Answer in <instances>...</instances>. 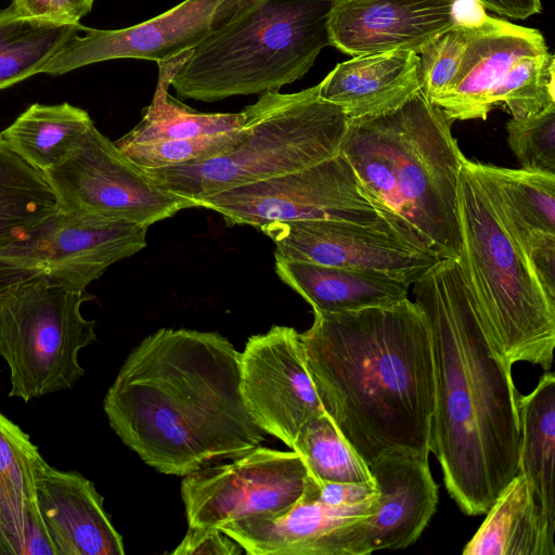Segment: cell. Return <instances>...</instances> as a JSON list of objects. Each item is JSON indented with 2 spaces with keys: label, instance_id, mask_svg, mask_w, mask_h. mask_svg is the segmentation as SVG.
I'll return each mask as SVG.
<instances>
[{
  "label": "cell",
  "instance_id": "6da1fadb",
  "mask_svg": "<svg viewBox=\"0 0 555 555\" xmlns=\"http://www.w3.org/2000/svg\"><path fill=\"white\" fill-rule=\"evenodd\" d=\"M412 286L428 324L435 370L429 452L462 512L482 515L518 473L513 365L481 317L456 260L440 259Z\"/></svg>",
  "mask_w": 555,
  "mask_h": 555
},
{
  "label": "cell",
  "instance_id": "7a4b0ae2",
  "mask_svg": "<svg viewBox=\"0 0 555 555\" xmlns=\"http://www.w3.org/2000/svg\"><path fill=\"white\" fill-rule=\"evenodd\" d=\"M238 352L217 332L159 328L129 353L103 408L149 466L186 476L260 444L241 392Z\"/></svg>",
  "mask_w": 555,
  "mask_h": 555
},
{
  "label": "cell",
  "instance_id": "3957f363",
  "mask_svg": "<svg viewBox=\"0 0 555 555\" xmlns=\"http://www.w3.org/2000/svg\"><path fill=\"white\" fill-rule=\"evenodd\" d=\"M300 338L325 413L367 465L392 448L429 452L435 370L414 300L314 312Z\"/></svg>",
  "mask_w": 555,
  "mask_h": 555
},
{
  "label": "cell",
  "instance_id": "277c9868",
  "mask_svg": "<svg viewBox=\"0 0 555 555\" xmlns=\"http://www.w3.org/2000/svg\"><path fill=\"white\" fill-rule=\"evenodd\" d=\"M452 122L418 91L392 112L349 119L340 153L379 216L412 244L457 261V188L465 156Z\"/></svg>",
  "mask_w": 555,
  "mask_h": 555
},
{
  "label": "cell",
  "instance_id": "5b68a950",
  "mask_svg": "<svg viewBox=\"0 0 555 555\" xmlns=\"http://www.w3.org/2000/svg\"><path fill=\"white\" fill-rule=\"evenodd\" d=\"M334 0H256L190 51L170 87L216 102L279 91L301 79L331 46Z\"/></svg>",
  "mask_w": 555,
  "mask_h": 555
},
{
  "label": "cell",
  "instance_id": "8992f818",
  "mask_svg": "<svg viewBox=\"0 0 555 555\" xmlns=\"http://www.w3.org/2000/svg\"><path fill=\"white\" fill-rule=\"evenodd\" d=\"M462 246L459 266L469 292L507 362L550 371L555 347V300L485 188L463 159L457 188Z\"/></svg>",
  "mask_w": 555,
  "mask_h": 555
},
{
  "label": "cell",
  "instance_id": "52a82bcc",
  "mask_svg": "<svg viewBox=\"0 0 555 555\" xmlns=\"http://www.w3.org/2000/svg\"><path fill=\"white\" fill-rule=\"evenodd\" d=\"M247 134L231 151L197 163L145 169L164 189L197 202L238 185L312 166L340 153L349 118L319 85L259 94L243 108Z\"/></svg>",
  "mask_w": 555,
  "mask_h": 555
},
{
  "label": "cell",
  "instance_id": "ba28073f",
  "mask_svg": "<svg viewBox=\"0 0 555 555\" xmlns=\"http://www.w3.org/2000/svg\"><path fill=\"white\" fill-rule=\"evenodd\" d=\"M92 298L40 276L0 285V356L10 369V397L27 402L72 389L85 375L78 354L96 334L81 306Z\"/></svg>",
  "mask_w": 555,
  "mask_h": 555
},
{
  "label": "cell",
  "instance_id": "9c48e42d",
  "mask_svg": "<svg viewBox=\"0 0 555 555\" xmlns=\"http://www.w3.org/2000/svg\"><path fill=\"white\" fill-rule=\"evenodd\" d=\"M43 175L61 208L79 215L149 228L194 207L192 201L160 186L95 125L63 164Z\"/></svg>",
  "mask_w": 555,
  "mask_h": 555
},
{
  "label": "cell",
  "instance_id": "30bf717a",
  "mask_svg": "<svg viewBox=\"0 0 555 555\" xmlns=\"http://www.w3.org/2000/svg\"><path fill=\"white\" fill-rule=\"evenodd\" d=\"M196 207L214 210L230 225L258 230L268 223L300 220L364 223L378 216L341 153L304 169L221 191L198 201Z\"/></svg>",
  "mask_w": 555,
  "mask_h": 555
},
{
  "label": "cell",
  "instance_id": "8fae6325",
  "mask_svg": "<svg viewBox=\"0 0 555 555\" xmlns=\"http://www.w3.org/2000/svg\"><path fill=\"white\" fill-rule=\"evenodd\" d=\"M147 227L60 208L28 242L0 255V285L40 276L82 292L112 264L146 247Z\"/></svg>",
  "mask_w": 555,
  "mask_h": 555
},
{
  "label": "cell",
  "instance_id": "7c38bea8",
  "mask_svg": "<svg viewBox=\"0 0 555 555\" xmlns=\"http://www.w3.org/2000/svg\"><path fill=\"white\" fill-rule=\"evenodd\" d=\"M231 460L184 476L181 496L190 527L220 529L284 512L301 498L309 473L294 450L258 446Z\"/></svg>",
  "mask_w": 555,
  "mask_h": 555
},
{
  "label": "cell",
  "instance_id": "4fadbf2b",
  "mask_svg": "<svg viewBox=\"0 0 555 555\" xmlns=\"http://www.w3.org/2000/svg\"><path fill=\"white\" fill-rule=\"evenodd\" d=\"M259 231L275 244L274 257L383 272L410 285L441 259L405 240L379 215L364 223L300 220L268 223Z\"/></svg>",
  "mask_w": 555,
  "mask_h": 555
},
{
  "label": "cell",
  "instance_id": "5bb4252c",
  "mask_svg": "<svg viewBox=\"0 0 555 555\" xmlns=\"http://www.w3.org/2000/svg\"><path fill=\"white\" fill-rule=\"evenodd\" d=\"M428 455L392 448L375 457L367 466L379 493L376 511L336 529L327 540L325 555H369L413 544L438 503Z\"/></svg>",
  "mask_w": 555,
  "mask_h": 555
},
{
  "label": "cell",
  "instance_id": "9a60e30c",
  "mask_svg": "<svg viewBox=\"0 0 555 555\" xmlns=\"http://www.w3.org/2000/svg\"><path fill=\"white\" fill-rule=\"evenodd\" d=\"M256 0H184L143 23L122 29L83 27L44 65L41 73L57 76L117 59L156 63L193 50Z\"/></svg>",
  "mask_w": 555,
  "mask_h": 555
},
{
  "label": "cell",
  "instance_id": "2e32d148",
  "mask_svg": "<svg viewBox=\"0 0 555 555\" xmlns=\"http://www.w3.org/2000/svg\"><path fill=\"white\" fill-rule=\"evenodd\" d=\"M240 371L249 415L263 433L291 449L301 426L325 413L294 327L273 325L250 336L241 352Z\"/></svg>",
  "mask_w": 555,
  "mask_h": 555
},
{
  "label": "cell",
  "instance_id": "e0dca14e",
  "mask_svg": "<svg viewBox=\"0 0 555 555\" xmlns=\"http://www.w3.org/2000/svg\"><path fill=\"white\" fill-rule=\"evenodd\" d=\"M462 0H334L331 46L350 56L392 50L420 54L459 21Z\"/></svg>",
  "mask_w": 555,
  "mask_h": 555
},
{
  "label": "cell",
  "instance_id": "ac0fdd59",
  "mask_svg": "<svg viewBox=\"0 0 555 555\" xmlns=\"http://www.w3.org/2000/svg\"><path fill=\"white\" fill-rule=\"evenodd\" d=\"M548 49L540 30L493 17L482 10L468 21L467 41L456 74L433 104L452 120L486 119L493 95L520 56Z\"/></svg>",
  "mask_w": 555,
  "mask_h": 555
},
{
  "label": "cell",
  "instance_id": "d6986e66",
  "mask_svg": "<svg viewBox=\"0 0 555 555\" xmlns=\"http://www.w3.org/2000/svg\"><path fill=\"white\" fill-rule=\"evenodd\" d=\"M466 164L526 254L542 287L555 292V173Z\"/></svg>",
  "mask_w": 555,
  "mask_h": 555
},
{
  "label": "cell",
  "instance_id": "ffe728a7",
  "mask_svg": "<svg viewBox=\"0 0 555 555\" xmlns=\"http://www.w3.org/2000/svg\"><path fill=\"white\" fill-rule=\"evenodd\" d=\"M37 505L56 555H124L121 535L104 509V499L81 474L34 464Z\"/></svg>",
  "mask_w": 555,
  "mask_h": 555
},
{
  "label": "cell",
  "instance_id": "44dd1931",
  "mask_svg": "<svg viewBox=\"0 0 555 555\" xmlns=\"http://www.w3.org/2000/svg\"><path fill=\"white\" fill-rule=\"evenodd\" d=\"M377 505L378 496L352 506H330L304 490L284 512L231 521L220 529L249 555H324L336 529L372 515Z\"/></svg>",
  "mask_w": 555,
  "mask_h": 555
},
{
  "label": "cell",
  "instance_id": "7402d4cb",
  "mask_svg": "<svg viewBox=\"0 0 555 555\" xmlns=\"http://www.w3.org/2000/svg\"><path fill=\"white\" fill-rule=\"evenodd\" d=\"M319 87L321 98L340 106L350 120L380 116L420 91V56L403 50L352 56Z\"/></svg>",
  "mask_w": 555,
  "mask_h": 555
},
{
  "label": "cell",
  "instance_id": "603a6c76",
  "mask_svg": "<svg viewBox=\"0 0 555 555\" xmlns=\"http://www.w3.org/2000/svg\"><path fill=\"white\" fill-rule=\"evenodd\" d=\"M29 436L0 411V542L5 555H56L40 515Z\"/></svg>",
  "mask_w": 555,
  "mask_h": 555
},
{
  "label": "cell",
  "instance_id": "cb8c5ba5",
  "mask_svg": "<svg viewBox=\"0 0 555 555\" xmlns=\"http://www.w3.org/2000/svg\"><path fill=\"white\" fill-rule=\"evenodd\" d=\"M280 280L313 312L337 313L387 306L409 298L410 284L383 272L322 266L275 257Z\"/></svg>",
  "mask_w": 555,
  "mask_h": 555
},
{
  "label": "cell",
  "instance_id": "d4e9b609",
  "mask_svg": "<svg viewBox=\"0 0 555 555\" xmlns=\"http://www.w3.org/2000/svg\"><path fill=\"white\" fill-rule=\"evenodd\" d=\"M486 514L464 555H555L554 533L544 526L530 486L519 472Z\"/></svg>",
  "mask_w": 555,
  "mask_h": 555
},
{
  "label": "cell",
  "instance_id": "484cf974",
  "mask_svg": "<svg viewBox=\"0 0 555 555\" xmlns=\"http://www.w3.org/2000/svg\"><path fill=\"white\" fill-rule=\"evenodd\" d=\"M520 428L518 472L528 481L547 530L554 533L555 376L544 373L528 395H517Z\"/></svg>",
  "mask_w": 555,
  "mask_h": 555
},
{
  "label": "cell",
  "instance_id": "4316f807",
  "mask_svg": "<svg viewBox=\"0 0 555 555\" xmlns=\"http://www.w3.org/2000/svg\"><path fill=\"white\" fill-rule=\"evenodd\" d=\"M60 208L44 175L0 134V255L33 238Z\"/></svg>",
  "mask_w": 555,
  "mask_h": 555
},
{
  "label": "cell",
  "instance_id": "83f0119b",
  "mask_svg": "<svg viewBox=\"0 0 555 555\" xmlns=\"http://www.w3.org/2000/svg\"><path fill=\"white\" fill-rule=\"evenodd\" d=\"M94 126L87 111L67 102L30 105L0 134L42 173L63 164Z\"/></svg>",
  "mask_w": 555,
  "mask_h": 555
},
{
  "label": "cell",
  "instance_id": "f1b7e54d",
  "mask_svg": "<svg viewBox=\"0 0 555 555\" xmlns=\"http://www.w3.org/2000/svg\"><path fill=\"white\" fill-rule=\"evenodd\" d=\"M183 52L159 62L158 79L153 99L142 111L141 120L115 144L185 140L241 129L245 124L240 113H201L186 106L169 93L171 79L188 57Z\"/></svg>",
  "mask_w": 555,
  "mask_h": 555
},
{
  "label": "cell",
  "instance_id": "f546056e",
  "mask_svg": "<svg viewBox=\"0 0 555 555\" xmlns=\"http://www.w3.org/2000/svg\"><path fill=\"white\" fill-rule=\"evenodd\" d=\"M81 24H60L21 16L10 4L0 11V91L36 74L78 31Z\"/></svg>",
  "mask_w": 555,
  "mask_h": 555
},
{
  "label": "cell",
  "instance_id": "4dcf8cb0",
  "mask_svg": "<svg viewBox=\"0 0 555 555\" xmlns=\"http://www.w3.org/2000/svg\"><path fill=\"white\" fill-rule=\"evenodd\" d=\"M292 450L302 459L309 475L318 482H374L367 464L326 413L301 426Z\"/></svg>",
  "mask_w": 555,
  "mask_h": 555
},
{
  "label": "cell",
  "instance_id": "1f68e13d",
  "mask_svg": "<svg viewBox=\"0 0 555 555\" xmlns=\"http://www.w3.org/2000/svg\"><path fill=\"white\" fill-rule=\"evenodd\" d=\"M555 57L548 49L518 57L508 68L494 95L515 118L538 113L555 103Z\"/></svg>",
  "mask_w": 555,
  "mask_h": 555
},
{
  "label": "cell",
  "instance_id": "d6a6232c",
  "mask_svg": "<svg viewBox=\"0 0 555 555\" xmlns=\"http://www.w3.org/2000/svg\"><path fill=\"white\" fill-rule=\"evenodd\" d=\"M246 134L244 124L237 130L199 138L115 145L141 168L160 169L222 155L242 142Z\"/></svg>",
  "mask_w": 555,
  "mask_h": 555
},
{
  "label": "cell",
  "instance_id": "836d02e7",
  "mask_svg": "<svg viewBox=\"0 0 555 555\" xmlns=\"http://www.w3.org/2000/svg\"><path fill=\"white\" fill-rule=\"evenodd\" d=\"M507 142L520 167L555 173V103L506 122Z\"/></svg>",
  "mask_w": 555,
  "mask_h": 555
},
{
  "label": "cell",
  "instance_id": "e575fe53",
  "mask_svg": "<svg viewBox=\"0 0 555 555\" xmlns=\"http://www.w3.org/2000/svg\"><path fill=\"white\" fill-rule=\"evenodd\" d=\"M468 21H460L440 35L420 56V91L434 103L453 80L467 41Z\"/></svg>",
  "mask_w": 555,
  "mask_h": 555
},
{
  "label": "cell",
  "instance_id": "d590c367",
  "mask_svg": "<svg viewBox=\"0 0 555 555\" xmlns=\"http://www.w3.org/2000/svg\"><path fill=\"white\" fill-rule=\"evenodd\" d=\"M305 490L319 502L330 506H352L378 496L374 482H318L309 474Z\"/></svg>",
  "mask_w": 555,
  "mask_h": 555
},
{
  "label": "cell",
  "instance_id": "8d00e7d4",
  "mask_svg": "<svg viewBox=\"0 0 555 555\" xmlns=\"http://www.w3.org/2000/svg\"><path fill=\"white\" fill-rule=\"evenodd\" d=\"M244 550L219 528L190 527L173 555H237Z\"/></svg>",
  "mask_w": 555,
  "mask_h": 555
},
{
  "label": "cell",
  "instance_id": "74e56055",
  "mask_svg": "<svg viewBox=\"0 0 555 555\" xmlns=\"http://www.w3.org/2000/svg\"><path fill=\"white\" fill-rule=\"evenodd\" d=\"M480 8L512 20H526L542 10L541 0H474Z\"/></svg>",
  "mask_w": 555,
  "mask_h": 555
},
{
  "label": "cell",
  "instance_id": "f35d334b",
  "mask_svg": "<svg viewBox=\"0 0 555 555\" xmlns=\"http://www.w3.org/2000/svg\"><path fill=\"white\" fill-rule=\"evenodd\" d=\"M94 0H54L51 20L60 24L79 25L80 20L87 15Z\"/></svg>",
  "mask_w": 555,
  "mask_h": 555
},
{
  "label": "cell",
  "instance_id": "ab89813d",
  "mask_svg": "<svg viewBox=\"0 0 555 555\" xmlns=\"http://www.w3.org/2000/svg\"><path fill=\"white\" fill-rule=\"evenodd\" d=\"M54 0H12L14 10L23 17L51 21Z\"/></svg>",
  "mask_w": 555,
  "mask_h": 555
},
{
  "label": "cell",
  "instance_id": "60d3db41",
  "mask_svg": "<svg viewBox=\"0 0 555 555\" xmlns=\"http://www.w3.org/2000/svg\"><path fill=\"white\" fill-rule=\"evenodd\" d=\"M0 555H5V552H4V550H3V546H2V544H1V542H0Z\"/></svg>",
  "mask_w": 555,
  "mask_h": 555
}]
</instances>
